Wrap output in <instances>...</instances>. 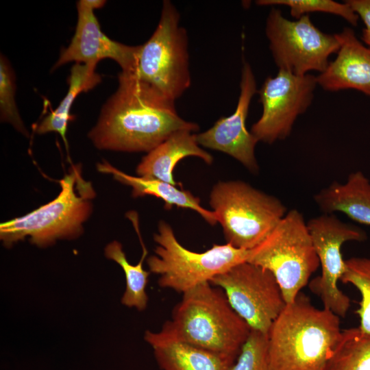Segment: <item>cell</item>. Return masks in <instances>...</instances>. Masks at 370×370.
I'll list each match as a JSON object with an SVG mask.
<instances>
[{"instance_id":"cell-12","label":"cell","mask_w":370,"mask_h":370,"mask_svg":"<svg viewBox=\"0 0 370 370\" xmlns=\"http://www.w3.org/2000/svg\"><path fill=\"white\" fill-rule=\"evenodd\" d=\"M317 86L316 76L310 73L296 75L278 70L274 77H267L258 90L262 113L251 133L258 142L268 144L285 140L297 117L311 105Z\"/></svg>"},{"instance_id":"cell-26","label":"cell","mask_w":370,"mask_h":370,"mask_svg":"<svg viewBox=\"0 0 370 370\" xmlns=\"http://www.w3.org/2000/svg\"><path fill=\"white\" fill-rule=\"evenodd\" d=\"M230 370H273L269 357L267 335L251 330Z\"/></svg>"},{"instance_id":"cell-18","label":"cell","mask_w":370,"mask_h":370,"mask_svg":"<svg viewBox=\"0 0 370 370\" xmlns=\"http://www.w3.org/2000/svg\"><path fill=\"white\" fill-rule=\"evenodd\" d=\"M314 200L323 213L342 212L370 225V180L360 171L349 173L344 183L333 182L315 194Z\"/></svg>"},{"instance_id":"cell-25","label":"cell","mask_w":370,"mask_h":370,"mask_svg":"<svg viewBox=\"0 0 370 370\" xmlns=\"http://www.w3.org/2000/svg\"><path fill=\"white\" fill-rule=\"evenodd\" d=\"M15 77L7 58H0V114L1 120L11 124L17 131L28 136L15 102Z\"/></svg>"},{"instance_id":"cell-6","label":"cell","mask_w":370,"mask_h":370,"mask_svg":"<svg viewBox=\"0 0 370 370\" xmlns=\"http://www.w3.org/2000/svg\"><path fill=\"white\" fill-rule=\"evenodd\" d=\"M248 262L271 272L290 304L319 267L306 221L297 209L286 212L269 235L250 249Z\"/></svg>"},{"instance_id":"cell-11","label":"cell","mask_w":370,"mask_h":370,"mask_svg":"<svg viewBox=\"0 0 370 370\" xmlns=\"http://www.w3.org/2000/svg\"><path fill=\"white\" fill-rule=\"evenodd\" d=\"M210 282L223 290L232 308L251 330L267 335L287 304L273 274L248 261L233 266Z\"/></svg>"},{"instance_id":"cell-22","label":"cell","mask_w":370,"mask_h":370,"mask_svg":"<svg viewBox=\"0 0 370 370\" xmlns=\"http://www.w3.org/2000/svg\"><path fill=\"white\" fill-rule=\"evenodd\" d=\"M141 245L143 254L136 265L128 262L119 242L114 241L108 244L105 248L106 256L119 264L125 273L126 288L121 299L122 304L130 308L134 307L138 310H145L147 305L148 297L146 286L149 275V272L143 267V261L147 255V250L144 243H141Z\"/></svg>"},{"instance_id":"cell-10","label":"cell","mask_w":370,"mask_h":370,"mask_svg":"<svg viewBox=\"0 0 370 370\" xmlns=\"http://www.w3.org/2000/svg\"><path fill=\"white\" fill-rule=\"evenodd\" d=\"M306 224L321 269V275L312 279L308 287L319 297L323 308L345 318L351 300L338 286L346 270L341 247L346 242L366 241L367 233L334 214L323 213L310 219Z\"/></svg>"},{"instance_id":"cell-15","label":"cell","mask_w":370,"mask_h":370,"mask_svg":"<svg viewBox=\"0 0 370 370\" xmlns=\"http://www.w3.org/2000/svg\"><path fill=\"white\" fill-rule=\"evenodd\" d=\"M336 36L340 43L336 57L316 76L317 85L329 92L355 89L370 96V47L349 27Z\"/></svg>"},{"instance_id":"cell-28","label":"cell","mask_w":370,"mask_h":370,"mask_svg":"<svg viewBox=\"0 0 370 370\" xmlns=\"http://www.w3.org/2000/svg\"><path fill=\"white\" fill-rule=\"evenodd\" d=\"M362 39L365 43L370 47V34H367L364 30H362Z\"/></svg>"},{"instance_id":"cell-21","label":"cell","mask_w":370,"mask_h":370,"mask_svg":"<svg viewBox=\"0 0 370 370\" xmlns=\"http://www.w3.org/2000/svg\"><path fill=\"white\" fill-rule=\"evenodd\" d=\"M323 370H370V335L359 327L342 330Z\"/></svg>"},{"instance_id":"cell-23","label":"cell","mask_w":370,"mask_h":370,"mask_svg":"<svg viewBox=\"0 0 370 370\" xmlns=\"http://www.w3.org/2000/svg\"><path fill=\"white\" fill-rule=\"evenodd\" d=\"M346 270L341 279L355 286L360 294L358 309L359 328L370 335V257H352L345 260Z\"/></svg>"},{"instance_id":"cell-4","label":"cell","mask_w":370,"mask_h":370,"mask_svg":"<svg viewBox=\"0 0 370 370\" xmlns=\"http://www.w3.org/2000/svg\"><path fill=\"white\" fill-rule=\"evenodd\" d=\"M59 195L47 204L0 225V238L8 247L28 238L43 247L58 240L73 239L83 232V224L90 216L96 193L82 173L80 164H72L58 181Z\"/></svg>"},{"instance_id":"cell-1","label":"cell","mask_w":370,"mask_h":370,"mask_svg":"<svg viewBox=\"0 0 370 370\" xmlns=\"http://www.w3.org/2000/svg\"><path fill=\"white\" fill-rule=\"evenodd\" d=\"M118 88L103 106L88 133L99 149L149 152L180 130L193 132L197 123L179 116L175 101L139 79L133 73L118 75Z\"/></svg>"},{"instance_id":"cell-7","label":"cell","mask_w":370,"mask_h":370,"mask_svg":"<svg viewBox=\"0 0 370 370\" xmlns=\"http://www.w3.org/2000/svg\"><path fill=\"white\" fill-rule=\"evenodd\" d=\"M156 255L147 260L150 272L160 275V286L184 293L233 266L247 261L250 250L214 244L204 252L190 251L177 241L170 225L159 223L153 236Z\"/></svg>"},{"instance_id":"cell-16","label":"cell","mask_w":370,"mask_h":370,"mask_svg":"<svg viewBox=\"0 0 370 370\" xmlns=\"http://www.w3.org/2000/svg\"><path fill=\"white\" fill-rule=\"evenodd\" d=\"M197 157L208 164L212 156L199 147L196 134L189 130H180L147 153L136 167L138 176L163 181L177 186L173 177L176 164L183 158Z\"/></svg>"},{"instance_id":"cell-9","label":"cell","mask_w":370,"mask_h":370,"mask_svg":"<svg viewBox=\"0 0 370 370\" xmlns=\"http://www.w3.org/2000/svg\"><path fill=\"white\" fill-rule=\"evenodd\" d=\"M265 33L278 69L296 75H305L310 71L323 72L330 56L340 47L336 34L321 31L312 23L309 14L291 21L275 7L267 16Z\"/></svg>"},{"instance_id":"cell-13","label":"cell","mask_w":370,"mask_h":370,"mask_svg":"<svg viewBox=\"0 0 370 370\" xmlns=\"http://www.w3.org/2000/svg\"><path fill=\"white\" fill-rule=\"evenodd\" d=\"M104 0H80L77 3V22L69 46L60 54L53 70L69 62L97 64L103 59L114 60L122 71L134 73L138 46H129L110 39L101 29L94 10L102 8Z\"/></svg>"},{"instance_id":"cell-14","label":"cell","mask_w":370,"mask_h":370,"mask_svg":"<svg viewBox=\"0 0 370 370\" xmlns=\"http://www.w3.org/2000/svg\"><path fill=\"white\" fill-rule=\"evenodd\" d=\"M256 93L258 90L254 74L251 65L245 61L235 111L228 116L219 119L208 130L196 134L199 145L228 154L252 173H257L259 169L255 156L258 141L247 129L246 120Z\"/></svg>"},{"instance_id":"cell-17","label":"cell","mask_w":370,"mask_h":370,"mask_svg":"<svg viewBox=\"0 0 370 370\" xmlns=\"http://www.w3.org/2000/svg\"><path fill=\"white\" fill-rule=\"evenodd\" d=\"M145 341L153 349L162 370H230L232 358L175 341L160 332L147 331Z\"/></svg>"},{"instance_id":"cell-5","label":"cell","mask_w":370,"mask_h":370,"mask_svg":"<svg viewBox=\"0 0 370 370\" xmlns=\"http://www.w3.org/2000/svg\"><path fill=\"white\" fill-rule=\"evenodd\" d=\"M210 204L226 243L245 250L261 243L288 212L279 199L241 180L216 184Z\"/></svg>"},{"instance_id":"cell-3","label":"cell","mask_w":370,"mask_h":370,"mask_svg":"<svg viewBox=\"0 0 370 370\" xmlns=\"http://www.w3.org/2000/svg\"><path fill=\"white\" fill-rule=\"evenodd\" d=\"M182 294L160 332L236 360L251 328L232 308L223 290L206 282Z\"/></svg>"},{"instance_id":"cell-2","label":"cell","mask_w":370,"mask_h":370,"mask_svg":"<svg viewBox=\"0 0 370 370\" xmlns=\"http://www.w3.org/2000/svg\"><path fill=\"white\" fill-rule=\"evenodd\" d=\"M340 317L316 308L300 292L287 304L267 334L268 352L273 370H323L338 342Z\"/></svg>"},{"instance_id":"cell-20","label":"cell","mask_w":370,"mask_h":370,"mask_svg":"<svg viewBox=\"0 0 370 370\" xmlns=\"http://www.w3.org/2000/svg\"><path fill=\"white\" fill-rule=\"evenodd\" d=\"M96 64L75 63L73 65L67 80L69 88L65 97L58 107L37 125V134L57 132L64 140L66 149H68L66 133L68 123L71 119V108L78 95L92 89L101 82V77L96 72Z\"/></svg>"},{"instance_id":"cell-19","label":"cell","mask_w":370,"mask_h":370,"mask_svg":"<svg viewBox=\"0 0 370 370\" xmlns=\"http://www.w3.org/2000/svg\"><path fill=\"white\" fill-rule=\"evenodd\" d=\"M97 168L99 172L110 174L114 180L131 186L134 197L154 196L164 201L166 209H171L173 206L190 209L209 224L213 225L217 223L214 212L202 207L200 199L188 190L177 188L176 186L163 181L127 175L105 160L98 163Z\"/></svg>"},{"instance_id":"cell-8","label":"cell","mask_w":370,"mask_h":370,"mask_svg":"<svg viewBox=\"0 0 370 370\" xmlns=\"http://www.w3.org/2000/svg\"><path fill=\"white\" fill-rule=\"evenodd\" d=\"M175 5L164 1L158 24L140 45L134 75L175 101L190 86L188 36Z\"/></svg>"},{"instance_id":"cell-27","label":"cell","mask_w":370,"mask_h":370,"mask_svg":"<svg viewBox=\"0 0 370 370\" xmlns=\"http://www.w3.org/2000/svg\"><path fill=\"white\" fill-rule=\"evenodd\" d=\"M354 12L365 25L363 30L370 34V0H346Z\"/></svg>"},{"instance_id":"cell-24","label":"cell","mask_w":370,"mask_h":370,"mask_svg":"<svg viewBox=\"0 0 370 370\" xmlns=\"http://www.w3.org/2000/svg\"><path fill=\"white\" fill-rule=\"evenodd\" d=\"M258 5H286L289 8L291 16L295 19L311 12H325L342 17L354 26L358 25V16L349 5L332 0H258Z\"/></svg>"}]
</instances>
